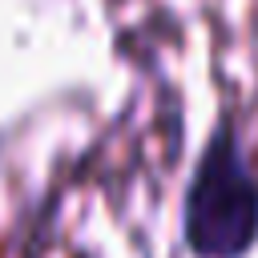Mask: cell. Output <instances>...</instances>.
<instances>
[{"instance_id":"cell-1","label":"cell","mask_w":258,"mask_h":258,"mask_svg":"<svg viewBox=\"0 0 258 258\" xmlns=\"http://www.w3.org/2000/svg\"><path fill=\"white\" fill-rule=\"evenodd\" d=\"M258 238V181L230 133H218L185 194V242L198 258H238Z\"/></svg>"}]
</instances>
